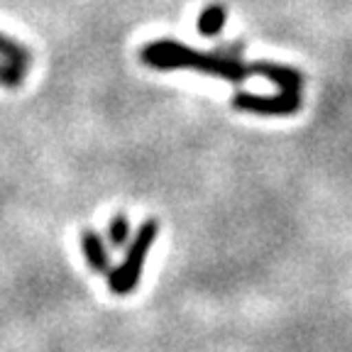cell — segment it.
Instances as JSON below:
<instances>
[{
  "mask_svg": "<svg viewBox=\"0 0 352 352\" xmlns=\"http://www.w3.org/2000/svg\"><path fill=\"white\" fill-rule=\"evenodd\" d=\"M0 59L8 61V64L20 66L22 72H28L30 64H32V52L22 42H17V39L0 32Z\"/></svg>",
  "mask_w": 352,
  "mask_h": 352,
  "instance_id": "obj_7",
  "label": "cell"
},
{
  "mask_svg": "<svg viewBox=\"0 0 352 352\" xmlns=\"http://www.w3.org/2000/svg\"><path fill=\"white\" fill-rule=\"evenodd\" d=\"M226 22H228V8L220 6V3H213V6H208L198 15V34L218 37L223 32V28H226Z\"/></svg>",
  "mask_w": 352,
  "mask_h": 352,
  "instance_id": "obj_6",
  "label": "cell"
},
{
  "mask_svg": "<svg viewBox=\"0 0 352 352\" xmlns=\"http://www.w3.org/2000/svg\"><path fill=\"white\" fill-rule=\"evenodd\" d=\"M78 240H81V250H83V257H86L88 267H91L96 274H110V252L103 237H100L94 228H86V230H81Z\"/></svg>",
  "mask_w": 352,
  "mask_h": 352,
  "instance_id": "obj_5",
  "label": "cell"
},
{
  "mask_svg": "<svg viewBox=\"0 0 352 352\" xmlns=\"http://www.w3.org/2000/svg\"><path fill=\"white\" fill-rule=\"evenodd\" d=\"M140 59L157 72L193 69V72L218 76L230 83H245L252 76V66L242 61V42L228 44V47H220L213 52H201L171 37L152 39L140 50Z\"/></svg>",
  "mask_w": 352,
  "mask_h": 352,
  "instance_id": "obj_1",
  "label": "cell"
},
{
  "mask_svg": "<svg viewBox=\"0 0 352 352\" xmlns=\"http://www.w3.org/2000/svg\"><path fill=\"white\" fill-rule=\"evenodd\" d=\"M132 237V228H130V220H127L125 213H118L113 215L108 226V242L113 248H125L127 242Z\"/></svg>",
  "mask_w": 352,
  "mask_h": 352,
  "instance_id": "obj_8",
  "label": "cell"
},
{
  "mask_svg": "<svg viewBox=\"0 0 352 352\" xmlns=\"http://www.w3.org/2000/svg\"><path fill=\"white\" fill-rule=\"evenodd\" d=\"M25 83V72L20 66L8 64V61L0 59V86L3 88H20Z\"/></svg>",
  "mask_w": 352,
  "mask_h": 352,
  "instance_id": "obj_9",
  "label": "cell"
},
{
  "mask_svg": "<svg viewBox=\"0 0 352 352\" xmlns=\"http://www.w3.org/2000/svg\"><path fill=\"white\" fill-rule=\"evenodd\" d=\"M157 237H160V220L147 218L138 228V232L132 235L125 259L118 264L116 270H110L108 274V289L116 296H127V294H132L140 286L144 264H147V254L154 242H157Z\"/></svg>",
  "mask_w": 352,
  "mask_h": 352,
  "instance_id": "obj_2",
  "label": "cell"
},
{
  "mask_svg": "<svg viewBox=\"0 0 352 352\" xmlns=\"http://www.w3.org/2000/svg\"><path fill=\"white\" fill-rule=\"evenodd\" d=\"M232 108L254 116H294L303 105L301 91H279V94H250L237 91L232 96Z\"/></svg>",
  "mask_w": 352,
  "mask_h": 352,
  "instance_id": "obj_3",
  "label": "cell"
},
{
  "mask_svg": "<svg viewBox=\"0 0 352 352\" xmlns=\"http://www.w3.org/2000/svg\"><path fill=\"white\" fill-rule=\"evenodd\" d=\"M250 66H252V74L264 76L270 83H274L276 88H281V91H301L303 83H306V76H303L298 69L279 64V61L267 59V61H257V64H250Z\"/></svg>",
  "mask_w": 352,
  "mask_h": 352,
  "instance_id": "obj_4",
  "label": "cell"
}]
</instances>
